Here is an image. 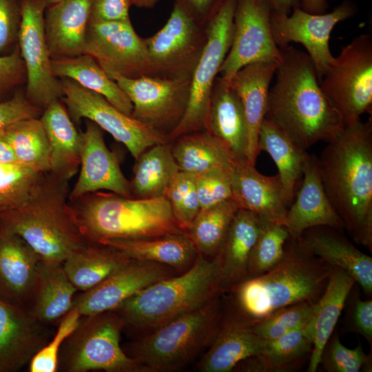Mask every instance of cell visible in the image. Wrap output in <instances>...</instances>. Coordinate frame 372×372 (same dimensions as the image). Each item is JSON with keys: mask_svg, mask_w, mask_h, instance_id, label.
<instances>
[{"mask_svg": "<svg viewBox=\"0 0 372 372\" xmlns=\"http://www.w3.org/2000/svg\"><path fill=\"white\" fill-rule=\"evenodd\" d=\"M327 143L317 158L324 192L353 241L371 252V117L344 126Z\"/></svg>", "mask_w": 372, "mask_h": 372, "instance_id": "cell-1", "label": "cell"}, {"mask_svg": "<svg viewBox=\"0 0 372 372\" xmlns=\"http://www.w3.org/2000/svg\"><path fill=\"white\" fill-rule=\"evenodd\" d=\"M270 86L265 119L300 147L328 142L343 128L338 113L322 91L309 56L288 45Z\"/></svg>", "mask_w": 372, "mask_h": 372, "instance_id": "cell-2", "label": "cell"}, {"mask_svg": "<svg viewBox=\"0 0 372 372\" xmlns=\"http://www.w3.org/2000/svg\"><path fill=\"white\" fill-rule=\"evenodd\" d=\"M69 194L68 182L43 173L21 202L0 209V224L19 236L41 261L63 264L87 242Z\"/></svg>", "mask_w": 372, "mask_h": 372, "instance_id": "cell-3", "label": "cell"}, {"mask_svg": "<svg viewBox=\"0 0 372 372\" xmlns=\"http://www.w3.org/2000/svg\"><path fill=\"white\" fill-rule=\"evenodd\" d=\"M331 269L298 238L289 237L281 260L273 268L228 291L231 294L229 309L254 322L287 306L316 302L325 289Z\"/></svg>", "mask_w": 372, "mask_h": 372, "instance_id": "cell-4", "label": "cell"}, {"mask_svg": "<svg viewBox=\"0 0 372 372\" xmlns=\"http://www.w3.org/2000/svg\"><path fill=\"white\" fill-rule=\"evenodd\" d=\"M218 282V258L198 254L188 269L141 289L113 311L138 338L222 294Z\"/></svg>", "mask_w": 372, "mask_h": 372, "instance_id": "cell-5", "label": "cell"}, {"mask_svg": "<svg viewBox=\"0 0 372 372\" xmlns=\"http://www.w3.org/2000/svg\"><path fill=\"white\" fill-rule=\"evenodd\" d=\"M70 203L90 242L185 234L165 197L141 199L99 191Z\"/></svg>", "mask_w": 372, "mask_h": 372, "instance_id": "cell-6", "label": "cell"}, {"mask_svg": "<svg viewBox=\"0 0 372 372\" xmlns=\"http://www.w3.org/2000/svg\"><path fill=\"white\" fill-rule=\"evenodd\" d=\"M219 294L127 345L125 353L143 372H169L185 366L213 342L225 309Z\"/></svg>", "mask_w": 372, "mask_h": 372, "instance_id": "cell-7", "label": "cell"}, {"mask_svg": "<svg viewBox=\"0 0 372 372\" xmlns=\"http://www.w3.org/2000/svg\"><path fill=\"white\" fill-rule=\"evenodd\" d=\"M123 329V320L113 310L81 316L76 328L61 347L58 371L143 372L120 345Z\"/></svg>", "mask_w": 372, "mask_h": 372, "instance_id": "cell-8", "label": "cell"}, {"mask_svg": "<svg viewBox=\"0 0 372 372\" xmlns=\"http://www.w3.org/2000/svg\"><path fill=\"white\" fill-rule=\"evenodd\" d=\"M343 126L361 120L372 110V38L355 37L344 46L320 81Z\"/></svg>", "mask_w": 372, "mask_h": 372, "instance_id": "cell-9", "label": "cell"}, {"mask_svg": "<svg viewBox=\"0 0 372 372\" xmlns=\"http://www.w3.org/2000/svg\"><path fill=\"white\" fill-rule=\"evenodd\" d=\"M236 4V0H226L206 25L207 41L192 77L187 107L183 119L169 136L171 141L205 129L213 84L232 43Z\"/></svg>", "mask_w": 372, "mask_h": 372, "instance_id": "cell-10", "label": "cell"}, {"mask_svg": "<svg viewBox=\"0 0 372 372\" xmlns=\"http://www.w3.org/2000/svg\"><path fill=\"white\" fill-rule=\"evenodd\" d=\"M152 76L166 79H192L207 41L206 27L198 24L174 3L166 23L144 38Z\"/></svg>", "mask_w": 372, "mask_h": 372, "instance_id": "cell-11", "label": "cell"}, {"mask_svg": "<svg viewBox=\"0 0 372 372\" xmlns=\"http://www.w3.org/2000/svg\"><path fill=\"white\" fill-rule=\"evenodd\" d=\"M63 101L76 121L86 118L123 144L136 159L149 147L170 141L166 136L127 115L103 96L82 87L74 81H60Z\"/></svg>", "mask_w": 372, "mask_h": 372, "instance_id": "cell-12", "label": "cell"}, {"mask_svg": "<svg viewBox=\"0 0 372 372\" xmlns=\"http://www.w3.org/2000/svg\"><path fill=\"white\" fill-rule=\"evenodd\" d=\"M47 6L46 0H21L18 35L27 79L26 98L41 109L63 97L60 81L52 71L45 37L44 14Z\"/></svg>", "mask_w": 372, "mask_h": 372, "instance_id": "cell-13", "label": "cell"}, {"mask_svg": "<svg viewBox=\"0 0 372 372\" xmlns=\"http://www.w3.org/2000/svg\"><path fill=\"white\" fill-rule=\"evenodd\" d=\"M83 54L91 56L112 79L152 76L144 38L131 21L89 22Z\"/></svg>", "mask_w": 372, "mask_h": 372, "instance_id": "cell-14", "label": "cell"}, {"mask_svg": "<svg viewBox=\"0 0 372 372\" xmlns=\"http://www.w3.org/2000/svg\"><path fill=\"white\" fill-rule=\"evenodd\" d=\"M130 100L131 116L169 138L185 113L192 79H113Z\"/></svg>", "mask_w": 372, "mask_h": 372, "instance_id": "cell-15", "label": "cell"}, {"mask_svg": "<svg viewBox=\"0 0 372 372\" xmlns=\"http://www.w3.org/2000/svg\"><path fill=\"white\" fill-rule=\"evenodd\" d=\"M356 8L349 0H344L330 12L313 14L300 6L290 14H271V27L274 41L280 48L290 42L302 45L316 68L319 81L333 63L329 40L334 27L354 15Z\"/></svg>", "mask_w": 372, "mask_h": 372, "instance_id": "cell-16", "label": "cell"}, {"mask_svg": "<svg viewBox=\"0 0 372 372\" xmlns=\"http://www.w3.org/2000/svg\"><path fill=\"white\" fill-rule=\"evenodd\" d=\"M271 10L263 0H236L230 49L218 75L230 81L244 66L260 61H281L271 27Z\"/></svg>", "mask_w": 372, "mask_h": 372, "instance_id": "cell-17", "label": "cell"}, {"mask_svg": "<svg viewBox=\"0 0 372 372\" xmlns=\"http://www.w3.org/2000/svg\"><path fill=\"white\" fill-rule=\"evenodd\" d=\"M178 273L168 265L132 260L94 287L74 298L72 308L81 316L112 311L141 289Z\"/></svg>", "mask_w": 372, "mask_h": 372, "instance_id": "cell-18", "label": "cell"}, {"mask_svg": "<svg viewBox=\"0 0 372 372\" xmlns=\"http://www.w3.org/2000/svg\"><path fill=\"white\" fill-rule=\"evenodd\" d=\"M81 134L80 172L70 192V201L101 190L133 198L130 180L122 172L116 153L107 147L102 130L87 120Z\"/></svg>", "mask_w": 372, "mask_h": 372, "instance_id": "cell-19", "label": "cell"}, {"mask_svg": "<svg viewBox=\"0 0 372 372\" xmlns=\"http://www.w3.org/2000/svg\"><path fill=\"white\" fill-rule=\"evenodd\" d=\"M25 308L0 300V372H14L29 364L48 342V334Z\"/></svg>", "mask_w": 372, "mask_h": 372, "instance_id": "cell-20", "label": "cell"}, {"mask_svg": "<svg viewBox=\"0 0 372 372\" xmlns=\"http://www.w3.org/2000/svg\"><path fill=\"white\" fill-rule=\"evenodd\" d=\"M232 198L239 209L262 219L286 225L288 206L278 175L260 173L247 160L236 161L230 172Z\"/></svg>", "mask_w": 372, "mask_h": 372, "instance_id": "cell-21", "label": "cell"}, {"mask_svg": "<svg viewBox=\"0 0 372 372\" xmlns=\"http://www.w3.org/2000/svg\"><path fill=\"white\" fill-rule=\"evenodd\" d=\"M40 261L19 236L0 224V300L26 309Z\"/></svg>", "mask_w": 372, "mask_h": 372, "instance_id": "cell-22", "label": "cell"}, {"mask_svg": "<svg viewBox=\"0 0 372 372\" xmlns=\"http://www.w3.org/2000/svg\"><path fill=\"white\" fill-rule=\"evenodd\" d=\"M204 130L236 160H247L248 133L242 105L230 81L219 75L213 84Z\"/></svg>", "mask_w": 372, "mask_h": 372, "instance_id": "cell-23", "label": "cell"}, {"mask_svg": "<svg viewBox=\"0 0 372 372\" xmlns=\"http://www.w3.org/2000/svg\"><path fill=\"white\" fill-rule=\"evenodd\" d=\"M302 175V185L287 209L285 226L289 237L299 238L307 229L316 227L344 229L324 192L315 156H309Z\"/></svg>", "mask_w": 372, "mask_h": 372, "instance_id": "cell-24", "label": "cell"}, {"mask_svg": "<svg viewBox=\"0 0 372 372\" xmlns=\"http://www.w3.org/2000/svg\"><path fill=\"white\" fill-rule=\"evenodd\" d=\"M262 340L250 321L229 308L215 338L196 369L201 372H229L242 360L255 355Z\"/></svg>", "mask_w": 372, "mask_h": 372, "instance_id": "cell-25", "label": "cell"}, {"mask_svg": "<svg viewBox=\"0 0 372 372\" xmlns=\"http://www.w3.org/2000/svg\"><path fill=\"white\" fill-rule=\"evenodd\" d=\"M337 229L316 227L304 231L298 238L313 255L351 276L371 296L372 293V258L358 249Z\"/></svg>", "mask_w": 372, "mask_h": 372, "instance_id": "cell-26", "label": "cell"}, {"mask_svg": "<svg viewBox=\"0 0 372 372\" xmlns=\"http://www.w3.org/2000/svg\"><path fill=\"white\" fill-rule=\"evenodd\" d=\"M280 61L250 63L239 70L229 81L241 101L248 133L247 160L255 165L260 154L258 134L265 119L269 88Z\"/></svg>", "mask_w": 372, "mask_h": 372, "instance_id": "cell-27", "label": "cell"}, {"mask_svg": "<svg viewBox=\"0 0 372 372\" xmlns=\"http://www.w3.org/2000/svg\"><path fill=\"white\" fill-rule=\"evenodd\" d=\"M91 0H59L44 14L47 43L52 59L83 54Z\"/></svg>", "mask_w": 372, "mask_h": 372, "instance_id": "cell-28", "label": "cell"}, {"mask_svg": "<svg viewBox=\"0 0 372 372\" xmlns=\"http://www.w3.org/2000/svg\"><path fill=\"white\" fill-rule=\"evenodd\" d=\"M263 219L239 209L224 242L216 256L219 265L218 288L221 293L247 278V264L252 248L260 231Z\"/></svg>", "mask_w": 372, "mask_h": 372, "instance_id": "cell-29", "label": "cell"}, {"mask_svg": "<svg viewBox=\"0 0 372 372\" xmlns=\"http://www.w3.org/2000/svg\"><path fill=\"white\" fill-rule=\"evenodd\" d=\"M355 282L344 270L332 267L324 292L315 304L313 314L304 327L313 344L308 372H316L322 350L333 333L347 298Z\"/></svg>", "mask_w": 372, "mask_h": 372, "instance_id": "cell-30", "label": "cell"}, {"mask_svg": "<svg viewBox=\"0 0 372 372\" xmlns=\"http://www.w3.org/2000/svg\"><path fill=\"white\" fill-rule=\"evenodd\" d=\"M44 109L40 120L49 143V173L68 182L80 167L81 134L59 99L53 101Z\"/></svg>", "mask_w": 372, "mask_h": 372, "instance_id": "cell-31", "label": "cell"}, {"mask_svg": "<svg viewBox=\"0 0 372 372\" xmlns=\"http://www.w3.org/2000/svg\"><path fill=\"white\" fill-rule=\"evenodd\" d=\"M76 291L62 264L40 261L28 311L40 322L52 323L70 311Z\"/></svg>", "mask_w": 372, "mask_h": 372, "instance_id": "cell-32", "label": "cell"}, {"mask_svg": "<svg viewBox=\"0 0 372 372\" xmlns=\"http://www.w3.org/2000/svg\"><path fill=\"white\" fill-rule=\"evenodd\" d=\"M99 244L111 247L132 260L168 265L180 273L188 269L198 256L186 234L134 240H110Z\"/></svg>", "mask_w": 372, "mask_h": 372, "instance_id": "cell-33", "label": "cell"}, {"mask_svg": "<svg viewBox=\"0 0 372 372\" xmlns=\"http://www.w3.org/2000/svg\"><path fill=\"white\" fill-rule=\"evenodd\" d=\"M172 150L180 171L194 176L213 170L231 171L237 161L205 130L172 140Z\"/></svg>", "mask_w": 372, "mask_h": 372, "instance_id": "cell-34", "label": "cell"}, {"mask_svg": "<svg viewBox=\"0 0 372 372\" xmlns=\"http://www.w3.org/2000/svg\"><path fill=\"white\" fill-rule=\"evenodd\" d=\"M130 180L133 198L152 199L164 197L180 172L172 150V141L152 145L135 159Z\"/></svg>", "mask_w": 372, "mask_h": 372, "instance_id": "cell-35", "label": "cell"}, {"mask_svg": "<svg viewBox=\"0 0 372 372\" xmlns=\"http://www.w3.org/2000/svg\"><path fill=\"white\" fill-rule=\"evenodd\" d=\"M258 145L260 152H267L274 161L289 207L309 154L282 130L265 119L260 128Z\"/></svg>", "mask_w": 372, "mask_h": 372, "instance_id": "cell-36", "label": "cell"}, {"mask_svg": "<svg viewBox=\"0 0 372 372\" xmlns=\"http://www.w3.org/2000/svg\"><path fill=\"white\" fill-rule=\"evenodd\" d=\"M132 260L105 245L87 242L63 262L70 281L79 291H87Z\"/></svg>", "mask_w": 372, "mask_h": 372, "instance_id": "cell-37", "label": "cell"}, {"mask_svg": "<svg viewBox=\"0 0 372 372\" xmlns=\"http://www.w3.org/2000/svg\"><path fill=\"white\" fill-rule=\"evenodd\" d=\"M54 76L70 79L82 87L103 96L123 113L132 114L133 105L117 83L90 55L52 59Z\"/></svg>", "mask_w": 372, "mask_h": 372, "instance_id": "cell-38", "label": "cell"}, {"mask_svg": "<svg viewBox=\"0 0 372 372\" xmlns=\"http://www.w3.org/2000/svg\"><path fill=\"white\" fill-rule=\"evenodd\" d=\"M313 344L304 328L279 338L263 340L258 352L234 369L249 372H283L297 369L311 355Z\"/></svg>", "mask_w": 372, "mask_h": 372, "instance_id": "cell-39", "label": "cell"}, {"mask_svg": "<svg viewBox=\"0 0 372 372\" xmlns=\"http://www.w3.org/2000/svg\"><path fill=\"white\" fill-rule=\"evenodd\" d=\"M238 209L233 198L200 209L185 232L198 254L207 258L217 255Z\"/></svg>", "mask_w": 372, "mask_h": 372, "instance_id": "cell-40", "label": "cell"}, {"mask_svg": "<svg viewBox=\"0 0 372 372\" xmlns=\"http://www.w3.org/2000/svg\"><path fill=\"white\" fill-rule=\"evenodd\" d=\"M18 163L42 173L50 172V147L40 118L14 122L0 130Z\"/></svg>", "mask_w": 372, "mask_h": 372, "instance_id": "cell-41", "label": "cell"}, {"mask_svg": "<svg viewBox=\"0 0 372 372\" xmlns=\"http://www.w3.org/2000/svg\"><path fill=\"white\" fill-rule=\"evenodd\" d=\"M289 238L285 225L263 220L249 257L247 280L260 276L273 268L281 260Z\"/></svg>", "mask_w": 372, "mask_h": 372, "instance_id": "cell-42", "label": "cell"}, {"mask_svg": "<svg viewBox=\"0 0 372 372\" xmlns=\"http://www.w3.org/2000/svg\"><path fill=\"white\" fill-rule=\"evenodd\" d=\"M316 302H301L277 309L251 322L254 331L262 340H271L304 328L309 321Z\"/></svg>", "mask_w": 372, "mask_h": 372, "instance_id": "cell-43", "label": "cell"}, {"mask_svg": "<svg viewBox=\"0 0 372 372\" xmlns=\"http://www.w3.org/2000/svg\"><path fill=\"white\" fill-rule=\"evenodd\" d=\"M164 197L167 200L179 227L186 232L200 209L196 176L180 171Z\"/></svg>", "mask_w": 372, "mask_h": 372, "instance_id": "cell-44", "label": "cell"}, {"mask_svg": "<svg viewBox=\"0 0 372 372\" xmlns=\"http://www.w3.org/2000/svg\"><path fill=\"white\" fill-rule=\"evenodd\" d=\"M43 174L19 163H1L0 209L21 202Z\"/></svg>", "mask_w": 372, "mask_h": 372, "instance_id": "cell-45", "label": "cell"}, {"mask_svg": "<svg viewBox=\"0 0 372 372\" xmlns=\"http://www.w3.org/2000/svg\"><path fill=\"white\" fill-rule=\"evenodd\" d=\"M371 353L367 355L361 344L349 349L342 344L338 333L331 334L320 357L322 364L328 372L371 371Z\"/></svg>", "mask_w": 372, "mask_h": 372, "instance_id": "cell-46", "label": "cell"}, {"mask_svg": "<svg viewBox=\"0 0 372 372\" xmlns=\"http://www.w3.org/2000/svg\"><path fill=\"white\" fill-rule=\"evenodd\" d=\"M81 316L76 309L72 308L63 317L52 340L48 342L31 359L29 363V371H58L61 347L65 340L76 328Z\"/></svg>", "mask_w": 372, "mask_h": 372, "instance_id": "cell-47", "label": "cell"}, {"mask_svg": "<svg viewBox=\"0 0 372 372\" xmlns=\"http://www.w3.org/2000/svg\"><path fill=\"white\" fill-rule=\"evenodd\" d=\"M230 172L218 169L195 176L200 209L232 198Z\"/></svg>", "mask_w": 372, "mask_h": 372, "instance_id": "cell-48", "label": "cell"}, {"mask_svg": "<svg viewBox=\"0 0 372 372\" xmlns=\"http://www.w3.org/2000/svg\"><path fill=\"white\" fill-rule=\"evenodd\" d=\"M352 290V289H351ZM345 327L347 331L364 337L372 345V300H362L350 291L346 302Z\"/></svg>", "mask_w": 372, "mask_h": 372, "instance_id": "cell-49", "label": "cell"}, {"mask_svg": "<svg viewBox=\"0 0 372 372\" xmlns=\"http://www.w3.org/2000/svg\"><path fill=\"white\" fill-rule=\"evenodd\" d=\"M21 23L20 3L15 0H0V56L14 49Z\"/></svg>", "mask_w": 372, "mask_h": 372, "instance_id": "cell-50", "label": "cell"}, {"mask_svg": "<svg viewBox=\"0 0 372 372\" xmlns=\"http://www.w3.org/2000/svg\"><path fill=\"white\" fill-rule=\"evenodd\" d=\"M132 0H91L89 22L130 21Z\"/></svg>", "mask_w": 372, "mask_h": 372, "instance_id": "cell-51", "label": "cell"}, {"mask_svg": "<svg viewBox=\"0 0 372 372\" xmlns=\"http://www.w3.org/2000/svg\"><path fill=\"white\" fill-rule=\"evenodd\" d=\"M42 109L32 104L21 94L0 102V130L19 120L38 118Z\"/></svg>", "mask_w": 372, "mask_h": 372, "instance_id": "cell-52", "label": "cell"}, {"mask_svg": "<svg viewBox=\"0 0 372 372\" xmlns=\"http://www.w3.org/2000/svg\"><path fill=\"white\" fill-rule=\"evenodd\" d=\"M25 69L19 48L7 55L0 56V95L21 83Z\"/></svg>", "mask_w": 372, "mask_h": 372, "instance_id": "cell-53", "label": "cell"}, {"mask_svg": "<svg viewBox=\"0 0 372 372\" xmlns=\"http://www.w3.org/2000/svg\"><path fill=\"white\" fill-rule=\"evenodd\" d=\"M226 0H174L200 25L206 27Z\"/></svg>", "mask_w": 372, "mask_h": 372, "instance_id": "cell-54", "label": "cell"}, {"mask_svg": "<svg viewBox=\"0 0 372 372\" xmlns=\"http://www.w3.org/2000/svg\"><path fill=\"white\" fill-rule=\"evenodd\" d=\"M272 12L289 14L293 8L299 6V0H263Z\"/></svg>", "mask_w": 372, "mask_h": 372, "instance_id": "cell-55", "label": "cell"}, {"mask_svg": "<svg viewBox=\"0 0 372 372\" xmlns=\"http://www.w3.org/2000/svg\"><path fill=\"white\" fill-rule=\"evenodd\" d=\"M299 6L304 11L313 14L326 12L328 8L327 0H299Z\"/></svg>", "mask_w": 372, "mask_h": 372, "instance_id": "cell-56", "label": "cell"}, {"mask_svg": "<svg viewBox=\"0 0 372 372\" xmlns=\"http://www.w3.org/2000/svg\"><path fill=\"white\" fill-rule=\"evenodd\" d=\"M8 163H18V161L11 147L0 134V164Z\"/></svg>", "mask_w": 372, "mask_h": 372, "instance_id": "cell-57", "label": "cell"}, {"mask_svg": "<svg viewBox=\"0 0 372 372\" xmlns=\"http://www.w3.org/2000/svg\"><path fill=\"white\" fill-rule=\"evenodd\" d=\"M137 0H132V6H135ZM159 0H139L137 8L151 9L155 7Z\"/></svg>", "mask_w": 372, "mask_h": 372, "instance_id": "cell-58", "label": "cell"}, {"mask_svg": "<svg viewBox=\"0 0 372 372\" xmlns=\"http://www.w3.org/2000/svg\"><path fill=\"white\" fill-rule=\"evenodd\" d=\"M59 0H46V2H47L48 6H50V5L52 4V3H56Z\"/></svg>", "mask_w": 372, "mask_h": 372, "instance_id": "cell-59", "label": "cell"}]
</instances>
